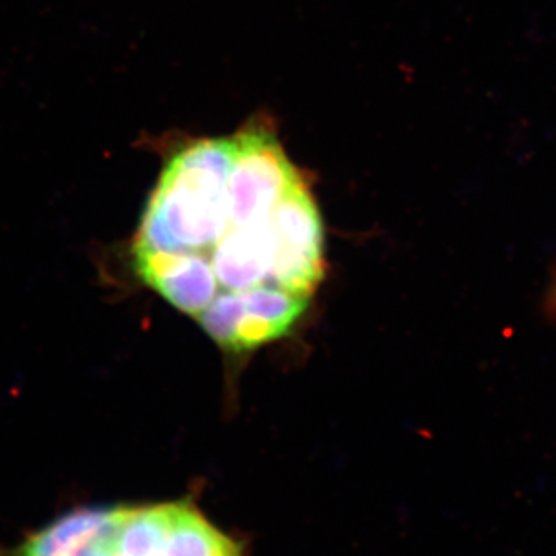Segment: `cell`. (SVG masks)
Segmentation results:
<instances>
[{
    "label": "cell",
    "instance_id": "cell-1",
    "mask_svg": "<svg viewBox=\"0 0 556 556\" xmlns=\"http://www.w3.org/2000/svg\"><path fill=\"white\" fill-rule=\"evenodd\" d=\"M134 254L150 288L233 353L291 331L325 273L316 201L260 124L172 155Z\"/></svg>",
    "mask_w": 556,
    "mask_h": 556
},
{
    "label": "cell",
    "instance_id": "cell-4",
    "mask_svg": "<svg viewBox=\"0 0 556 556\" xmlns=\"http://www.w3.org/2000/svg\"><path fill=\"white\" fill-rule=\"evenodd\" d=\"M116 507H112V517L109 525L102 530L100 535L84 548L79 556H112V546H110V536H112L113 525H115Z\"/></svg>",
    "mask_w": 556,
    "mask_h": 556
},
{
    "label": "cell",
    "instance_id": "cell-2",
    "mask_svg": "<svg viewBox=\"0 0 556 556\" xmlns=\"http://www.w3.org/2000/svg\"><path fill=\"white\" fill-rule=\"evenodd\" d=\"M112 517V507H83L68 511L31 533L5 556H79Z\"/></svg>",
    "mask_w": 556,
    "mask_h": 556
},
{
    "label": "cell",
    "instance_id": "cell-3",
    "mask_svg": "<svg viewBox=\"0 0 556 556\" xmlns=\"http://www.w3.org/2000/svg\"><path fill=\"white\" fill-rule=\"evenodd\" d=\"M161 556H243V551L199 508L182 501L167 504Z\"/></svg>",
    "mask_w": 556,
    "mask_h": 556
}]
</instances>
